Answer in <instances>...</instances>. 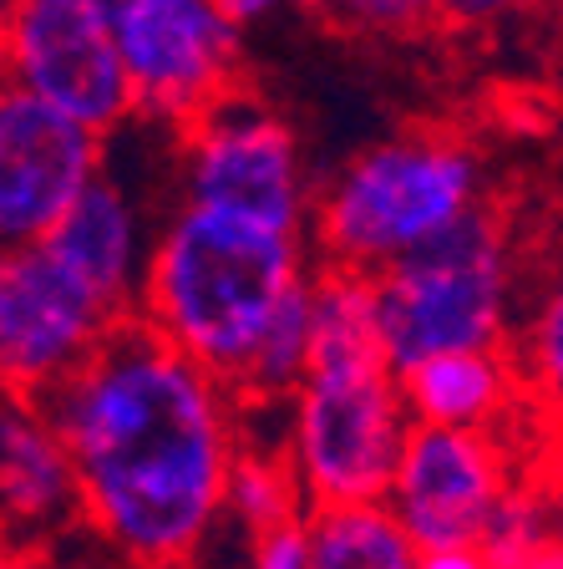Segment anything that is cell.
Here are the masks:
<instances>
[{
  "label": "cell",
  "mask_w": 563,
  "mask_h": 569,
  "mask_svg": "<svg viewBox=\"0 0 563 569\" xmlns=\"http://www.w3.org/2000/svg\"><path fill=\"white\" fill-rule=\"evenodd\" d=\"M183 203L234 213L259 229L305 234L310 183L300 138L244 87L183 128Z\"/></svg>",
  "instance_id": "cell-6"
},
{
  "label": "cell",
  "mask_w": 563,
  "mask_h": 569,
  "mask_svg": "<svg viewBox=\"0 0 563 569\" xmlns=\"http://www.w3.org/2000/svg\"><path fill=\"white\" fill-rule=\"evenodd\" d=\"M305 270V234H280L234 213L183 203L148 244L132 316H142L223 387H234L274 300Z\"/></svg>",
  "instance_id": "cell-2"
},
{
  "label": "cell",
  "mask_w": 563,
  "mask_h": 569,
  "mask_svg": "<svg viewBox=\"0 0 563 569\" xmlns=\"http://www.w3.org/2000/svg\"><path fill=\"white\" fill-rule=\"evenodd\" d=\"M290 513H305V493L294 483L290 458H274V452H244V442L229 458V473H223V498H219V523L234 519L244 533H259L270 523L290 519Z\"/></svg>",
  "instance_id": "cell-18"
},
{
  "label": "cell",
  "mask_w": 563,
  "mask_h": 569,
  "mask_svg": "<svg viewBox=\"0 0 563 569\" xmlns=\"http://www.w3.org/2000/svg\"><path fill=\"white\" fill-rule=\"evenodd\" d=\"M112 326L47 244L0 249V391L41 397Z\"/></svg>",
  "instance_id": "cell-10"
},
{
  "label": "cell",
  "mask_w": 563,
  "mask_h": 569,
  "mask_svg": "<svg viewBox=\"0 0 563 569\" xmlns=\"http://www.w3.org/2000/svg\"><path fill=\"white\" fill-rule=\"evenodd\" d=\"M41 244L92 290V300L112 320L132 316L153 234L142 224V209L132 203V193L107 168H97L92 183L71 199V209L51 224Z\"/></svg>",
  "instance_id": "cell-12"
},
{
  "label": "cell",
  "mask_w": 563,
  "mask_h": 569,
  "mask_svg": "<svg viewBox=\"0 0 563 569\" xmlns=\"http://www.w3.org/2000/svg\"><path fill=\"white\" fill-rule=\"evenodd\" d=\"M529 0H442V26H497Z\"/></svg>",
  "instance_id": "cell-22"
},
{
  "label": "cell",
  "mask_w": 563,
  "mask_h": 569,
  "mask_svg": "<svg viewBox=\"0 0 563 569\" xmlns=\"http://www.w3.org/2000/svg\"><path fill=\"white\" fill-rule=\"evenodd\" d=\"M315 264V260H310ZM310 361V270L290 280L280 300H274L264 331H259L249 361L234 377V402H290V391L300 387Z\"/></svg>",
  "instance_id": "cell-16"
},
{
  "label": "cell",
  "mask_w": 563,
  "mask_h": 569,
  "mask_svg": "<svg viewBox=\"0 0 563 569\" xmlns=\"http://www.w3.org/2000/svg\"><path fill=\"white\" fill-rule=\"evenodd\" d=\"M310 569H416V545L386 498L305 503Z\"/></svg>",
  "instance_id": "cell-15"
},
{
  "label": "cell",
  "mask_w": 563,
  "mask_h": 569,
  "mask_svg": "<svg viewBox=\"0 0 563 569\" xmlns=\"http://www.w3.org/2000/svg\"><path fill=\"white\" fill-rule=\"evenodd\" d=\"M335 21H345L361 36L406 41V36H422L432 26H442V0H341Z\"/></svg>",
  "instance_id": "cell-19"
},
{
  "label": "cell",
  "mask_w": 563,
  "mask_h": 569,
  "mask_svg": "<svg viewBox=\"0 0 563 569\" xmlns=\"http://www.w3.org/2000/svg\"><path fill=\"white\" fill-rule=\"evenodd\" d=\"M6 11H11V0H0V26H6Z\"/></svg>",
  "instance_id": "cell-26"
},
{
  "label": "cell",
  "mask_w": 563,
  "mask_h": 569,
  "mask_svg": "<svg viewBox=\"0 0 563 569\" xmlns=\"http://www.w3.org/2000/svg\"><path fill=\"white\" fill-rule=\"evenodd\" d=\"M513 478L497 432L411 422L386 503L406 523L422 569H482L477 533Z\"/></svg>",
  "instance_id": "cell-7"
},
{
  "label": "cell",
  "mask_w": 563,
  "mask_h": 569,
  "mask_svg": "<svg viewBox=\"0 0 563 569\" xmlns=\"http://www.w3.org/2000/svg\"><path fill=\"white\" fill-rule=\"evenodd\" d=\"M290 468L305 503L386 498L411 412L386 361L305 371L290 391Z\"/></svg>",
  "instance_id": "cell-5"
},
{
  "label": "cell",
  "mask_w": 563,
  "mask_h": 569,
  "mask_svg": "<svg viewBox=\"0 0 563 569\" xmlns=\"http://www.w3.org/2000/svg\"><path fill=\"white\" fill-rule=\"evenodd\" d=\"M0 519L11 529H57L82 519L71 458L31 397L0 391Z\"/></svg>",
  "instance_id": "cell-14"
},
{
  "label": "cell",
  "mask_w": 563,
  "mask_h": 569,
  "mask_svg": "<svg viewBox=\"0 0 563 569\" xmlns=\"http://www.w3.org/2000/svg\"><path fill=\"white\" fill-rule=\"evenodd\" d=\"M213 6H219V11L229 16V21H234L239 31H249L254 21H264L270 11H280L284 0H213Z\"/></svg>",
  "instance_id": "cell-23"
},
{
  "label": "cell",
  "mask_w": 563,
  "mask_h": 569,
  "mask_svg": "<svg viewBox=\"0 0 563 569\" xmlns=\"http://www.w3.org/2000/svg\"><path fill=\"white\" fill-rule=\"evenodd\" d=\"M249 559L259 569H310V533H305V513L270 523V529L249 533Z\"/></svg>",
  "instance_id": "cell-21"
},
{
  "label": "cell",
  "mask_w": 563,
  "mask_h": 569,
  "mask_svg": "<svg viewBox=\"0 0 563 569\" xmlns=\"http://www.w3.org/2000/svg\"><path fill=\"white\" fill-rule=\"evenodd\" d=\"M513 300V239L503 209L477 199L452 224L371 270V310L391 371L436 351L497 346Z\"/></svg>",
  "instance_id": "cell-3"
},
{
  "label": "cell",
  "mask_w": 563,
  "mask_h": 569,
  "mask_svg": "<svg viewBox=\"0 0 563 569\" xmlns=\"http://www.w3.org/2000/svg\"><path fill=\"white\" fill-rule=\"evenodd\" d=\"M132 118L183 132L219 97L244 87V31L213 0H132L112 21Z\"/></svg>",
  "instance_id": "cell-9"
},
{
  "label": "cell",
  "mask_w": 563,
  "mask_h": 569,
  "mask_svg": "<svg viewBox=\"0 0 563 569\" xmlns=\"http://www.w3.org/2000/svg\"><path fill=\"white\" fill-rule=\"evenodd\" d=\"M294 11H310V16H335V6L341 0H290Z\"/></svg>",
  "instance_id": "cell-24"
},
{
  "label": "cell",
  "mask_w": 563,
  "mask_h": 569,
  "mask_svg": "<svg viewBox=\"0 0 563 569\" xmlns=\"http://www.w3.org/2000/svg\"><path fill=\"white\" fill-rule=\"evenodd\" d=\"M513 367L523 381H533V387H559L563 377V300L549 296L543 300V316L529 326V341H523V361L513 356Z\"/></svg>",
  "instance_id": "cell-20"
},
{
  "label": "cell",
  "mask_w": 563,
  "mask_h": 569,
  "mask_svg": "<svg viewBox=\"0 0 563 569\" xmlns=\"http://www.w3.org/2000/svg\"><path fill=\"white\" fill-rule=\"evenodd\" d=\"M36 407L67 448L102 545L138 565H183L213 539L239 402L142 316L112 320Z\"/></svg>",
  "instance_id": "cell-1"
},
{
  "label": "cell",
  "mask_w": 563,
  "mask_h": 569,
  "mask_svg": "<svg viewBox=\"0 0 563 569\" xmlns=\"http://www.w3.org/2000/svg\"><path fill=\"white\" fill-rule=\"evenodd\" d=\"M0 82L41 97L102 138L132 118L118 31L87 0H11L0 26Z\"/></svg>",
  "instance_id": "cell-8"
},
{
  "label": "cell",
  "mask_w": 563,
  "mask_h": 569,
  "mask_svg": "<svg viewBox=\"0 0 563 569\" xmlns=\"http://www.w3.org/2000/svg\"><path fill=\"white\" fill-rule=\"evenodd\" d=\"M0 87H6V82H0Z\"/></svg>",
  "instance_id": "cell-27"
},
{
  "label": "cell",
  "mask_w": 563,
  "mask_h": 569,
  "mask_svg": "<svg viewBox=\"0 0 563 569\" xmlns=\"http://www.w3.org/2000/svg\"><path fill=\"white\" fill-rule=\"evenodd\" d=\"M553 539H559L553 533V498L533 478L513 473L477 533V565H503V569L553 565L559 559Z\"/></svg>",
  "instance_id": "cell-17"
},
{
  "label": "cell",
  "mask_w": 563,
  "mask_h": 569,
  "mask_svg": "<svg viewBox=\"0 0 563 569\" xmlns=\"http://www.w3.org/2000/svg\"><path fill=\"white\" fill-rule=\"evenodd\" d=\"M102 132L21 87H0V249L41 244L102 168Z\"/></svg>",
  "instance_id": "cell-11"
},
{
  "label": "cell",
  "mask_w": 563,
  "mask_h": 569,
  "mask_svg": "<svg viewBox=\"0 0 563 569\" xmlns=\"http://www.w3.org/2000/svg\"><path fill=\"white\" fill-rule=\"evenodd\" d=\"M477 199L482 158L452 132H406L375 142L310 203V260L371 274L416 239L452 224Z\"/></svg>",
  "instance_id": "cell-4"
},
{
  "label": "cell",
  "mask_w": 563,
  "mask_h": 569,
  "mask_svg": "<svg viewBox=\"0 0 563 569\" xmlns=\"http://www.w3.org/2000/svg\"><path fill=\"white\" fill-rule=\"evenodd\" d=\"M87 6H97V11H102V16H107V21H118V16H122V11H128L132 0H87Z\"/></svg>",
  "instance_id": "cell-25"
},
{
  "label": "cell",
  "mask_w": 563,
  "mask_h": 569,
  "mask_svg": "<svg viewBox=\"0 0 563 569\" xmlns=\"http://www.w3.org/2000/svg\"><path fill=\"white\" fill-rule=\"evenodd\" d=\"M396 387L411 422L497 432L523 391V377L513 367V351H503V341H497L422 356V361L396 371Z\"/></svg>",
  "instance_id": "cell-13"
}]
</instances>
